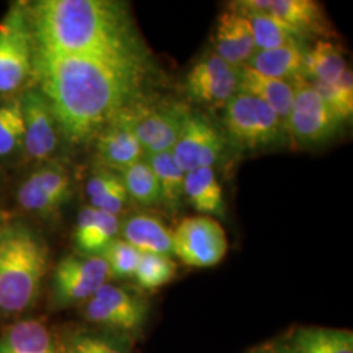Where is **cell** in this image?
<instances>
[{
	"label": "cell",
	"mask_w": 353,
	"mask_h": 353,
	"mask_svg": "<svg viewBox=\"0 0 353 353\" xmlns=\"http://www.w3.org/2000/svg\"><path fill=\"white\" fill-rule=\"evenodd\" d=\"M150 63L67 55L36 48L34 79L64 139L83 144L140 96Z\"/></svg>",
	"instance_id": "obj_1"
},
{
	"label": "cell",
	"mask_w": 353,
	"mask_h": 353,
	"mask_svg": "<svg viewBox=\"0 0 353 353\" xmlns=\"http://www.w3.org/2000/svg\"><path fill=\"white\" fill-rule=\"evenodd\" d=\"M29 11L39 50L150 63L126 3L43 0Z\"/></svg>",
	"instance_id": "obj_2"
},
{
	"label": "cell",
	"mask_w": 353,
	"mask_h": 353,
	"mask_svg": "<svg viewBox=\"0 0 353 353\" xmlns=\"http://www.w3.org/2000/svg\"><path fill=\"white\" fill-rule=\"evenodd\" d=\"M49 268V249L23 223L0 228V312L20 314L37 301Z\"/></svg>",
	"instance_id": "obj_3"
},
{
	"label": "cell",
	"mask_w": 353,
	"mask_h": 353,
	"mask_svg": "<svg viewBox=\"0 0 353 353\" xmlns=\"http://www.w3.org/2000/svg\"><path fill=\"white\" fill-rule=\"evenodd\" d=\"M223 110V134L237 151H270L292 143L285 121L254 96L239 92Z\"/></svg>",
	"instance_id": "obj_4"
},
{
	"label": "cell",
	"mask_w": 353,
	"mask_h": 353,
	"mask_svg": "<svg viewBox=\"0 0 353 353\" xmlns=\"http://www.w3.org/2000/svg\"><path fill=\"white\" fill-rule=\"evenodd\" d=\"M36 39L29 7L16 4L0 21V99L12 97L34 77Z\"/></svg>",
	"instance_id": "obj_5"
},
{
	"label": "cell",
	"mask_w": 353,
	"mask_h": 353,
	"mask_svg": "<svg viewBox=\"0 0 353 353\" xmlns=\"http://www.w3.org/2000/svg\"><path fill=\"white\" fill-rule=\"evenodd\" d=\"M191 108L176 100H151L144 94L127 106V114L145 154L172 151Z\"/></svg>",
	"instance_id": "obj_6"
},
{
	"label": "cell",
	"mask_w": 353,
	"mask_h": 353,
	"mask_svg": "<svg viewBox=\"0 0 353 353\" xmlns=\"http://www.w3.org/2000/svg\"><path fill=\"white\" fill-rule=\"evenodd\" d=\"M294 84V99L285 119L292 141L303 147H314L334 139L345 122L307 79H299Z\"/></svg>",
	"instance_id": "obj_7"
},
{
	"label": "cell",
	"mask_w": 353,
	"mask_h": 353,
	"mask_svg": "<svg viewBox=\"0 0 353 353\" xmlns=\"http://www.w3.org/2000/svg\"><path fill=\"white\" fill-rule=\"evenodd\" d=\"M225 230L210 216H191L181 220L173 230V252L185 265L208 268L227 255Z\"/></svg>",
	"instance_id": "obj_8"
},
{
	"label": "cell",
	"mask_w": 353,
	"mask_h": 353,
	"mask_svg": "<svg viewBox=\"0 0 353 353\" xmlns=\"http://www.w3.org/2000/svg\"><path fill=\"white\" fill-rule=\"evenodd\" d=\"M150 316V303L138 293L112 284H103L84 306L90 323L119 332H139Z\"/></svg>",
	"instance_id": "obj_9"
},
{
	"label": "cell",
	"mask_w": 353,
	"mask_h": 353,
	"mask_svg": "<svg viewBox=\"0 0 353 353\" xmlns=\"http://www.w3.org/2000/svg\"><path fill=\"white\" fill-rule=\"evenodd\" d=\"M110 278L109 265L99 255H67L52 275V300L59 307L87 303Z\"/></svg>",
	"instance_id": "obj_10"
},
{
	"label": "cell",
	"mask_w": 353,
	"mask_h": 353,
	"mask_svg": "<svg viewBox=\"0 0 353 353\" xmlns=\"http://www.w3.org/2000/svg\"><path fill=\"white\" fill-rule=\"evenodd\" d=\"M241 68L225 62L211 51L191 67L185 77L188 99L207 109H224L239 93Z\"/></svg>",
	"instance_id": "obj_11"
},
{
	"label": "cell",
	"mask_w": 353,
	"mask_h": 353,
	"mask_svg": "<svg viewBox=\"0 0 353 353\" xmlns=\"http://www.w3.org/2000/svg\"><path fill=\"white\" fill-rule=\"evenodd\" d=\"M228 143L223 130L204 114L190 112L173 154L181 168L189 173L201 168H212L223 160Z\"/></svg>",
	"instance_id": "obj_12"
},
{
	"label": "cell",
	"mask_w": 353,
	"mask_h": 353,
	"mask_svg": "<svg viewBox=\"0 0 353 353\" xmlns=\"http://www.w3.org/2000/svg\"><path fill=\"white\" fill-rule=\"evenodd\" d=\"M71 188V176L63 165L48 163L26 176L17 191V202L28 212L50 219L70 199Z\"/></svg>",
	"instance_id": "obj_13"
},
{
	"label": "cell",
	"mask_w": 353,
	"mask_h": 353,
	"mask_svg": "<svg viewBox=\"0 0 353 353\" xmlns=\"http://www.w3.org/2000/svg\"><path fill=\"white\" fill-rule=\"evenodd\" d=\"M20 101L24 117L23 150L33 161H50L62 134L49 102L38 88L26 90Z\"/></svg>",
	"instance_id": "obj_14"
},
{
	"label": "cell",
	"mask_w": 353,
	"mask_h": 353,
	"mask_svg": "<svg viewBox=\"0 0 353 353\" xmlns=\"http://www.w3.org/2000/svg\"><path fill=\"white\" fill-rule=\"evenodd\" d=\"M248 7L271 13L303 41L328 39L334 34L322 6L313 0H242Z\"/></svg>",
	"instance_id": "obj_15"
},
{
	"label": "cell",
	"mask_w": 353,
	"mask_h": 353,
	"mask_svg": "<svg viewBox=\"0 0 353 353\" xmlns=\"http://www.w3.org/2000/svg\"><path fill=\"white\" fill-rule=\"evenodd\" d=\"M99 164L121 172L141 160L145 153L131 126L127 108L117 114L96 137Z\"/></svg>",
	"instance_id": "obj_16"
},
{
	"label": "cell",
	"mask_w": 353,
	"mask_h": 353,
	"mask_svg": "<svg viewBox=\"0 0 353 353\" xmlns=\"http://www.w3.org/2000/svg\"><path fill=\"white\" fill-rule=\"evenodd\" d=\"M256 45L248 19L229 6L217 19L214 28V51L237 68L245 67L255 54Z\"/></svg>",
	"instance_id": "obj_17"
},
{
	"label": "cell",
	"mask_w": 353,
	"mask_h": 353,
	"mask_svg": "<svg viewBox=\"0 0 353 353\" xmlns=\"http://www.w3.org/2000/svg\"><path fill=\"white\" fill-rule=\"evenodd\" d=\"M276 353H353V334L348 330L296 327L274 344Z\"/></svg>",
	"instance_id": "obj_18"
},
{
	"label": "cell",
	"mask_w": 353,
	"mask_h": 353,
	"mask_svg": "<svg viewBox=\"0 0 353 353\" xmlns=\"http://www.w3.org/2000/svg\"><path fill=\"white\" fill-rule=\"evenodd\" d=\"M121 221L118 216L87 205L77 216L74 242L79 254L101 256L105 249L118 239Z\"/></svg>",
	"instance_id": "obj_19"
},
{
	"label": "cell",
	"mask_w": 353,
	"mask_h": 353,
	"mask_svg": "<svg viewBox=\"0 0 353 353\" xmlns=\"http://www.w3.org/2000/svg\"><path fill=\"white\" fill-rule=\"evenodd\" d=\"M122 240L128 242L141 254L174 255L173 232L164 221L147 212L130 214L121 223Z\"/></svg>",
	"instance_id": "obj_20"
},
{
	"label": "cell",
	"mask_w": 353,
	"mask_h": 353,
	"mask_svg": "<svg viewBox=\"0 0 353 353\" xmlns=\"http://www.w3.org/2000/svg\"><path fill=\"white\" fill-rule=\"evenodd\" d=\"M0 353H63L49 326L41 319L14 323L0 338Z\"/></svg>",
	"instance_id": "obj_21"
},
{
	"label": "cell",
	"mask_w": 353,
	"mask_h": 353,
	"mask_svg": "<svg viewBox=\"0 0 353 353\" xmlns=\"http://www.w3.org/2000/svg\"><path fill=\"white\" fill-rule=\"evenodd\" d=\"M305 45H290L270 50H256L246 67L261 75L294 81L306 79L305 74Z\"/></svg>",
	"instance_id": "obj_22"
},
{
	"label": "cell",
	"mask_w": 353,
	"mask_h": 353,
	"mask_svg": "<svg viewBox=\"0 0 353 353\" xmlns=\"http://www.w3.org/2000/svg\"><path fill=\"white\" fill-rule=\"evenodd\" d=\"M239 92L259 99L285 121L292 109L296 89L293 81L261 75L245 65L241 68Z\"/></svg>",
	"instance_id": "obj_23"
},
{
	"label": "cell",
	"mask_w": 353,
	"mask_h": 353,
	"mask_svg": "<svg viewBox=\"0 0 353 353\" xmlns=\"http://www.w3.org/2000/svg\"><path fill=\"white\" fill-rule=\"evenodd\" d=\"M185 201L203 216H225L224 194L212 168H201L186 173Z\"/></svg>",
	"instance_id": "obj_24"
},
{
	"label": "cell",
	"mask_w": 353,
	"mask_h": 353,
	"mask_svg": "<svg viewBox=\"0 0 353 353\" xmlns=\"http://www.w3.org/2000/svg\"><path fill=\"white\" fill-rule=\"evenodd\" d=\"M230 6L248 19L258 50H270L290 45H305V41L271 13L250 8L243 4L242 0L234 1Z\"/></svg>",
	"instance_id": "obj_25"
},
{
	"label": "cell",
	"mask_w": 353,
	"mask_h": 353,
	"mask_svg": "<svg viewBox=\"0 0 353 353\" xmlns=\"http://www.w3.org/2000/svg\"><path fill=\"white\" fill-rule=\"evenodd\" d=\"M90 207L118 216L131 202L119 172L97 164L87 183Z\"/></svg>",
	"instance_id": "obj_26"
},
{
	"label": "cell",
	"mask_w": 353,
	"mask_h": 353,
	"mask_svg": "<svg viewBox=\"0 0 353 353\" xmlns=\"http://www.w3.org/2000/svg\"><path fill=\"white\" fill-rule=\"evenodd\" d=\"M348 71L344 54L328 39H316L314 46L305 54L306 79L314 84L332 85Z\"/></svg>",
	"instance_id": "obj_27"
},
{
	"label": "cell",
	"mask_w": 353,
	"mask_h": 353,
	"mask_svg": "<svg viewBox=\"0 0 353 353\" xmlns=\"http://www.w3.org/2000/svg\"><path fill=\"white\" fill-rule=\"evenodd\" d=\"M156 174L161 191V205L169 212H176L185 202L186 172L178 164L172 151L144 156Z\"/></svg>",
	"instance_id": "obj_28"
},
{
	"label": "cell",
	"mask_w": 353,
	"mask_h": 353,
	"mask_svg": "<svg viewBox=\"0 0 353 353\" xmlns=\"http://www.w3.org/2000/svg\"><path fill=\"white\" fill-rule=\"evenodd\" d=\"M119 174L123 179L131 202L139 203L144 207L161 205L160 185L145 157L127 166L126 169L119 172Z\"/></svg>",
	"instance_id": "obj_29"
},
{
	"label": "cell",
	"mask_w": 353,
	"mask_h": 353,
	"mask_svg": "<svg viewBox=\"0 0 353 353\" xmlns=\"http://www.w3.org/2000/svg\"><path fill=\"white\" fill-rule=\"evenodd\" d=\"M24 148V117L20 96L0 100V157Z\"/></svg>",
	"instance_id": "obj_30"
},
{
	"label": "cell",
	"mask_w": 353,
	"mask_h": 353,
	"mask_svg": "<svg viewBox=\"0 0 353 353\" xmlns=\"http://www.w3.org/2000/svg\"><path fill=\"white\" fill-rule=\"evenodd\" d=\"M178 265L174 259L160 254H141L134 279L141 290H160L176 276Z\"/></svg>",
	"instance_id": "obj_31"
},
{
	"label": "cell",
	"mask_w": 353,
	"mask_h": 353,
	"mask_svg": "<svg viewBox=\"0 0 353 353\" xmlns=\"http://www.w3.org/2000/svg\"><path fill=\"white\" fill-rule=\"evenodd\" d=\"M102 258L109 265L110 278H134L139 265L141 252L122 239L115 240L105 249Z\"/></svg>",
	"instance_id": "obj_32"
},
{
	"label": "cell",
	"mask_w": 353,
	"mask_h": 353,
	"mask_svg": "<svg viewBox=\"0 0 353 353\" xmlns=\"http://www.w3.org/2000/svg\"><path fill=\"white\" fill-rule=\"evenodd\" d=\"M312 84L314 85L316 92L325 99V101L327 102L344 121L351 118L353 113V79L351 70H348L336 84Z\"/></svg>",
	"instance_id": "obj_33"
},
{
	"label": "cell",
	"mask_w": 353,
	"mask_h": 353,
	"mask_svg": "<svg viewBox=\"0 0 353 353\" xmlns=\"http://www.w3.org/2000/svg\"><path fill=\"white\" fill-rule=\"evenodd\" d=\"M63 353H97V351L94 348L92 335L81 334L70 341Z\"/></svg>",
	"instance_id": "obj_34"
},
{
	"label": "cell",
	"mask_w": 353,
	"mask_h": 353,
	"mask_svg": "<svg viewBox=\"0 0 353 353\" xmlns=\"http://www.w3.org/2000/svg\"><path fill=\"white\" fill-rule=\"evenodd\" d=\"M92 338H93V344L97 353H125L112 341L105 338H99V336H92Z\"/></svg>",
	"instance_id": "obj_35"
},
{
	"label": "cell",
	"mask_w": 353,
	"mask_h": 353,
	"mask_svg": "<svg viewBox=\"0 0 353 353\" xmlns=\"http://www.w3.org/2000/svg\"><path fill=\"white\" fill-rule=\"evenodd\" d=\"M248 353H276V351H275L274 344H263Z\"/></svg>",
	"instance_id": "obj_36"
}]
</instances>
